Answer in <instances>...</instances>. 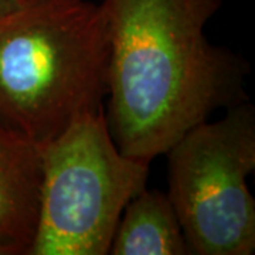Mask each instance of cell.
<instances>
[{"label":"cell","instance_id":"2","mask_svg":"<svg viewBox=\"0 0 255 255\" xmlns=\"http://www.w3.org/2000/svg\"><path fill=\"white\" fill-rule=\"evenodd\" d=\"M108 55L101 4L36 0L0 11V125L43 147L104 110Z\"/></svg>","mask_w":255,"mask_h":255},{"label":"cell","instance_id":"5","mask_svg":"<svg viewBox=\"0 0 255 255\" xmlns=\"http://www.w3.org/2000/svg\"><path fill=\"white\" fill-rule=\"evenodd\" d=\"M41 147L0 125V247L27 255L36 234Z\"/></svg>","mask_w":255,"mask_h":255},{"label":"cell","instance_id":"3","mask_svg":"<svg viewBox=\"0 0 255 255\" xmlns=\"http://www.w3.org/2000/svg\"><path fill=\"white\" fill-rule=\"evenodd\" d=\"M149 163L121 152L105 111L87 114L41 147L37 228L27 255H107Z\"/></svg>","mask_w":255,"mask_h":255},{"label":"cell","instance_id":"6","mask_svg":"<svg viewBox=\"0 0 255 255\" xmlns=\"http://www.w3.org/2000/svg\"><path fill=\"white\" fill-rule=\"evenodd\" d=\"M108 254H191L180 220L167 193L143 189L128 203L119 219Z\"/></svg>","mask_w":255,"mask_h":255},{"label":"cell","instance_id":"4","mask_svg":"<svg viewBox=\"0 0 255 255\" xmlns=\"http://www.w3.org/2000/svg\"><path fill=\"white\" fill-rule=\"evenodd\" d=\"M227 110L166 152L167 196L194 255L255 251V200L247 184L255 170V111L247 101Z\"/></svg>","mask_w":255,"mask_h":255},{"label":"cell","instance_id":"1","mask_svg":"<svg viewBox=\"0 0 255 255\" xmlns=\"http://www.w3.org/2000/svg\"><path fill=\"white\" fill-rule=\"evenodd\" d=\"M223 0H102L105 118L127 156L150 162L214 111L247 101V65L204 28Z\"/></svg>","mask_w":255,"mask_h":255},{"label":"cell","instance_id":"8","mask_svg":"<svg viewBox=\"0 0 255 255\" xmlns=\"http://www.w3.org/2000/svg\"><path fill=\"white\" fill-rule=\"evenodd\" d=\"M0 255H13V253L4 247H0Z\"/></svg>","mask_w":255,"mask_h":255},{"label":"cell","instance_id":"7","mask_svg":"<svg viewBox=\"0 0 255 255\" xmlns=\"http://www.w3.org/2000/svg\"><path fill=\"white\" fill-rule=\"evenodd\" d=\"M31 1H36V0H0V11L13 9L17 6H23V4H27Z\"/></svg>","mask_w":255,"mask_h":255}]
</instances>
